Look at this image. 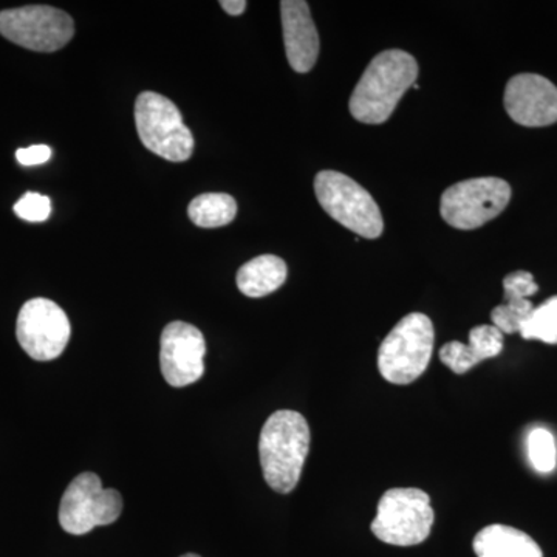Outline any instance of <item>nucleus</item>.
Segmentation results:
<instances>
[{
    "label": "nucleus",
    "instance_id": "f257e3e1",
    "mask_svg": "<svg viewBox=\"0 0 557 557\" xmlns=\"http://www.w3.org/2000/svg\"><path fill=\"white\" fill-rule=\"evenodd\" d=\"M417 78L418 64L412 54L403 50L381 51L351 94L348 102L351 116L364 124L386 123Z\"/></svg>",
    "mask_w": 557,
    "mask_h": 557
},
{
    "label": "nucleus",
    "instance_id": "f03ea898",
    "mask_svg": "<svg viewBox=\"0 0 557 557\" xmlns=\"http://www.w3.org/2000/svg\"><path fill=\"white\" fill-rule=\"evenodd\" d=\"M310 428L295 410H277L263 424L259 458L263 478L271 490L288 494L298 486L310 453Z\"/></svg>",
    "mask_w": 557,
    "mask_h": 557
},
{
    "label": "nucleus",
    "instance_id": "7ed1b4c3",
    "mask_svg": "<svg viewBox=\"0 0 557 557\" xmlns=\"http://www.w3.org/2000/svg\"><path fill=\"white\" fill-rule=\"evenodd\" d=\"M434 344L435 330L431 318L423 313H410L403 318L381 343V376L397 386L413 383L426 372Z\"/></svg>",
    "mask_w": 557,
    "mask_h": 557
},
{
    "label": "nucleus",
    "instance_id": "20e7f679",
    "mask_svg": "<svg viewBox=\"0 0 557 557\" xmlns=\"http://www.w3.org/2000/svg\"><path fill=\"white\" fill-rule=\"evenodd\" d=\"M434 522L428 493L417 487H392L380 498L370 530L384 544L413 547L426 541Z\"/></svg>",
    "mask_w": 557,
    "mask_h": 557
},
{
    "label": "nucleus",
    "instance_id": "39448f33",
    "mask_svg": "<svg viewBox=\"0 0 557 557\" xmlns=\"http://www.w3.org/2000/svg\"><path fill=\"white\" fill-rule=\"evenodd\" d=\"M314 194L322 209L344 228L364 239H379L383 234L379 205L354 178L336 171H321L314 178Z\"/></svg>",
    "mask_w": 557,
    "mask_h": 557
},
{
    "label": "nucleus",
    "instance_id": "423d86ee",
    "mask_svg": "<svg viewBox=\"0 0 557 557\" xmlns=\"http://www.w3.org/2000/svg\"><path fill=\"white\" fill-rule=\"evenodd\" d=\"M135 124L143 146L161 159L182 163L193 156V134L170 98L143 91L135 102Z\"/></svg>",
    "mask_w": 557,
    "mask_h": 557
},
{
    "label": "nucleus",
    "instance_id": "0eeeda50",
    "mask_svg": "<svg viewBox=\"0 0 557 557\" xmlns=\"http://www.w3.org/2000/svg\"><path fill=\"white\" fill-rule=\"evenodd\" d=\"M511 186L497 177L463 180L446 189L440 203L442 218L453 228L478 230L505 211Z\"/></svg>",
    "mask_w": 557,
    "mask_h": 557
},
{
    "label": "nucleus",
    "instance_id": "6e6552de",
    "mask_svg": "<svg viewBox=\"0 0 557 557\" xmlns=\"http://www.w3.org/2000/svg\"><path fill=\"white\" fill-rule=\"evenodd\" d=\"M123 512V497L116 490L102 486L94 472H83L72 480L60 505L62 530L83 536L94 528L110 525Z\"/></svg>",
    "mask_w": 557,
    "mask_h": 557
},
{
    "label": "nucleus",
    "instance_id": "1a4fd4ad",
    "mask_svg": "<svg viewBox=\"0 0 557 557\" xmlns=\"http://www.w3.org/2000/svg\"><path fill=\"white\" fill-rule=\"evenodd\" d=\"M0 35L24 49L51 53L67 46L75 24L65 11L53 7H21L0 11Z\"/></svg>",
    "mask_w": 557,
    "mask_h": 557
},
{
    "label": "nucleus",
    "instance_id": "9d476101",
    "mask_svg": "<svg viewBox=\"0 0 557 557\" xmlns=\"http://www.w3.org/2000/svg\"><path fill=\"white\" fill-rule=\"evenodd\" d=\"M17 341L36 361L61 357L67 347L72 327L65 311L53 300L36 298L24 304L17 317Z\"/></svg>",
    "mask_w": 557,
    "mask_h": 557
},
{
    "label": "nucleus",
    "instance_id": "9b49d317",
    "mask_svg": "<svg viewBox=\"0 0 557 557\" xmlns=\"http://www.w3.org/2000/svg\"><path fill=\"white\" fill-rule=\"evenodd\" d=\"M205 355L203 333L188 322H171L161 333L160 368L172 387H186L199 381L205 373Z\"/></svg>",
    "mask_w": 557,
    "mask_h": 557
},
{
    "label": "nucleus",
    "instance_id": "f8f14e48",
    "mask_svg": "<svg viewBox=\"0 0 557 557\" xmlns=\"http://www.w3.org/2000/svg\"><path fill=\"white\" fill-rule=\"evenodd\" d=\"M509 119L520 126L545 127L557 123V87L536 73H520L508 81L504 98Z\"/></svg>",
    "mask_w": 557,
    "mask_h": 557
},
{
    "label": "nucleus",
    "instance_id": "ddd939ff",
    "mask_svg": "<svg viewBox=\"0 0 557 557\" xmlns=\"http://www.w3.org/2000/svg\"><path fill=\"white\" fill-rule=\"evenodd\" d=\"M281 14L289 65L295 72L309 73L319 57V35L311 20L309 3L284 0L281 2Z\"/></svg>",
    "mask_w": 557,
    "mask_h": 557
},
{
    "label": "nucleus",
    "instance_id": "4468645a",
    "mask_svg": "<svg viewBox=\"0 0 557 557\" xmlns=\"http://www.w3.org/2000/svg\"><path fill=\"white\" fill-rule=\"evenodd\" d=\"M504 350V333L494 325H478L469 332V344L453 341L440 348V361L457 375H465L479 362L496 358Z\"/></svg>",
    "mask_w": 557,
    "mask_h": 557
},
{
    "label": "nucleus",
    "instance_id": "2eb2a0df",
    "mask_svg": "<svg viewBox=\"0 0 557 557\" xmlns=\"http://www.w3.org/2000/svg\"><path fill=\"white\" fill-rule=\"evenodd\" d=\"M504 302L491 311V321L504 335H512L520 332L527 319L533 313V302L528 298L536 295L539 287L533 274L519 270L504 278Z\"/></svg>",
    "mask_w": 557,
    "mask_h": 557
},
{
    "label": "nucleus",
    "instance_id": "dca6fc26",
    "mask_svg": "<svg viewBox=\"0 0 557 557\" xmlns=\"http://www.w3.org/2000/svg\"><path fill=\"white\" fill-rule=\"evenodd\" d=\"M472 547L478 557H544L533 537L518 528L500 523L479 531Z\"/></svg>",
    "mask_w": 557,
    "mask_h": 557
},
{
    "label": "nucleus",
    "instance_id": "f3484780",
    "mask_svg": "<svg viewBox=\"0 0 557 557\" xmlns=\"http://www.w3.org/2000/svg\"><path fill=\"white\" fill-rule=\"evenodd\" d=\"M287 263L273 255L249 260L237 273V287L248 298H263L276 292L287 281Z\"/></svg>",
    "mask_w": 557,
    "mask_h": 557
},
{
    "label": "nucleus",
    "instance_id": "a211bd4d",
    "mask_svg": "<svg viewBox=\"0 0 557 557\" xmlns=\"http://www.w3.org/2000/svg\"><path fill=\"white\" fill-rule=\"evenodd\" d=\"M188 215L200 228H222L236 219L237 203L228 194H201L190 201Z\"/></svg>",
    "mask_w": 557,
    "mask_h": 557
},
{
    "label": "nucleus",
    "instance_id": "6ab92c4d",
    "mask_svg": "<svg viewBox=\"0 0 557 557\" xmlns=\"http://www.w3.org/2000/svg\"><path fill=\"white\" fill-rule=\"evenodd\" d=\"M519 333L523 339L557 344V296L534 307L533 313L527 319Z\"/></svg>",
    "mask_w": 557,
    "mask_h": 557
},
{
    "label": "nucleus",
    "instance_id": "aec40b11",
    "mask_svg": "<svg viewBox=\"0 0 557 557\" xmlns=\"http://www.w3.org/2000/svg\"><path fill=\"white\" fill-rule=\"evenodd\" d=\"M528 454L539 472H552L556 468L557 453L555 437L547 429H534L528 438Z\"/></svg>",
    "mask_w": 557,
    "mask_h": 557
},
{
    "label": "nucleus",
    "instance_id": "412c9836",
    "mask_svg": "<svg viewBox=\"0 0 557 557\" xmlns=\"http://www.w3.org/2000/svg\"><path fill=\"white\" fill-rule=\"evenodd\" d=\"M14 212L27 222H46L51 214V201L38 193H27L14 205Z\"/></svg>",
    "mask_w": 557,
    "mask_h": 557
},
{
    "label": "nucleus",
    "instance_id": "4be33fe9",
    "mask_svg": "<svg viewBox=\"0 0 557 557\" xmlns=\"http://www.w3.org/2000/svg\"><path fill=\"white\" fill-rule=\"evenodd\" d=\"M16 159L22 166H39L51 159V149L46 145L30 146V148L17 150Z\"/></svg>",
    "mask_w": 557,
    "mask_h": 557
},
{
    "label": "nucleus",
    "instance_id": "5701e85b",
    "mask_svg": "<svg viewBox=\"0 0 557 557\" xmlns=\"http://www.w3.org/2000/svg\"><path fill=\"white\" fill-rule=\"evenodd\" d=\"M248 3L245 0H222L220 7L230 14V16H240L247 10Z\"/></svg>",
    "mask_w": 557,
    "mask_h": 557
},
{
    "label": "nucleus",
    "instance_id": "b1692460",
    "mask_svg": "<svg viewBox=\"0 0 557 557\" xmlns=\"http://www.w3.org/2000/svg\"><path fill=\"white\" fill-rule=\"evenodd\" d=\"M182 557H200L199 555H193V553H189V555H183Z\"/></svg>",
    "mask_w": 557,
    "mask_h": 557
}]
</instances>
